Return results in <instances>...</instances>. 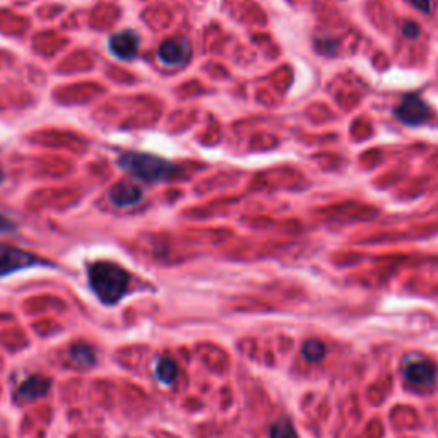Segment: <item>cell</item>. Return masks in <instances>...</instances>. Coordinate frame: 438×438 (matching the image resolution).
Returning a JSON list of instances; mask_svg holds the SVG:
<instances>
[{"label":"cell","mask_w":438,"mask_h":438,"mask_svg":"<svg viewBox=\"0 0 438 438\" xmlns=\"http://www.w3.org/2000/svg\"><path fill=\"white\" fill-rule=\"evenodd\" d=\"M88 281L103 305H117L131 285V274L110 260L93 262L88 268Z\"/></svg>","instance_id":"6da1fadb"},{"label":"cell","mask_w":438,"mask_h":438,"mask_svg":"<svg viewBox=\"0 0 438 438\" xmlns=\"http://www.w3.org/2000/svg\"><path fill=\"white\" fill-rule=\"evenodd\" d=\"M118 166L123 171H127L131 177L144 183L168 182V180L177 178L182 173V168L175 163L149 153H123L118 158Z\"/></svg>","instance_id":"7a4b0ae2"},{"label":"cell","mask_w":438,"mask_h":438,"mask_svg":"<svg viewBox=\"0 0 438 438\" xmlns=\"http://www.w3.org/2000/svg\"><path fill=\"white\" fill-rule=\"evenodd\" d=\"M40 265L51 268V264L36 257L31 252L12 247V245H0V277L19 273V270L40 268Z\"/></svg>","instance_id":"3957f363"},{"label":"cell","mask_w":438,"mask_h":438,"mask_svg":"<svg viewBox=\"0 0 438 438\" xmlns=\"http://www.w3.org/2000/svg\"><path fill=\"white\" fill-rule=\"evenodd\" d=\"M399 122H402L407 127H419L427 123L432 117L430 106L418 94H406L402 98L401 105L394 111Z\"/></svg>","instance_id":"277c9868"},{"label":"cell","mask_w":438,"mask_h":438,"mask_svg":"<svg viewBox=\"0 0 438 438\" xmlns=\"http://www.w3.org/2000/svg\"><path fill=\"white\" fill-rule=\"evenodd\" d=\"M192 57V45L187 38L177 36L170 38V40L163 41L158 49V58L161 60L165 66L178 67L187 63Z\"/></svg>","instance_id":"5b68a950"},{"label":"cell","mask_w":438,"mask_h":438,"mask_svg":"<svg viewBox=\"0 0 438 438\" xmlns=\"http://www.w3.org/2000/svg\"><path fill=\"white\" fill-rule=\"evenodd\" d=\"M139 43L141 38L139 34L132 29H123V31L115 33L110 38L108 49L113 57H117L123 62H131L137 57V51H139Z\"/></svg>","instance_id":"8992f818"},{"label":"cell","mask_w":438,"mask_h":438,"mask_svg":"<svg viewBox=\"0 0 438 438\" xmlns=\"http://www.w3.org/2000/svg\"><path fill=\"white\" fill-rule=\"evenodd\" d=\"M437 367L428 360H414L404 367V379L407 384L419 389H430L437 380Z\"/></svg>","instance_id":"52a82bcc"},{"label":"cell","mask_w":438,"mask_h":438,"mask_svg":"<svg viewBox=\"0 0 438 438\" xmlns=\"http://www.w3.org/2000/svg\"><path fill=\"white\" fill-rule=\"evenodd\" d=\"M108 199L115 208H132L143 199V188L131 182H118L110 188Z\"/></svg>","instance_id":"ba28073f"},{"label":"cell","mask_w":438,"mask_h":438,"mask_svg":"<svg viewBox=\"0 0 438 438\" xmlns=\"http://www.w3.org/2000/svg\"><path fill=\"white\" fill-rule=\"evenodd\" d=\"M51 380L41 375H33L28 380H24L16 390V401L19 402H31L45 396L50 390Z\"/></svg>","instance_id":"9c48e42d"},{"label":"cell","mask_w":438,"mask_h":438,"mask_svg":"<svg viewBox=\"0 0 438 438\" xmlns=\"http://www.w3.org/2000/svg\"><path fill=\"white\" fill-rule=\"evenodd\" d=\"M156 377L163 385H173L178 377V367L173 360L161 358L156 363Z\"/></svg>","instance_id":"30bf717a"},{"label":"cell","mask_w":438,"mask_h":438,"mask_svg":"<svg viewBox=\"0 0 438 438\" xmlns=\"http://www.w3.org/2000/svg\"><path fill=\"white\" fill-rule=\"evenodd\" d=\"M68 356H71L72 362H74L77 367H81V368H91L94 362H96L93 350L86 345L72 346L71 351H68Z\"/></svg>","instance_id":"8fae6325"},{"label":"cell","mask_w":438,"mask_h":438,"mask_svg":"<svg viewBox=\"0 0 438 438\" xmlns=\"http://www.w3.org/2000/svg\"><path fill=\"white\" fill-rule=\"evenodd\" d=\"M302 353L307 362L319 363L325 356V345L324 342L317 341V339H308V341L303 345Z\"/></svg>","instance_id":"7c38bea8"},{"label":"cell","mask_w":438,"mask_h":438,"mask_svg":"<svg viewBox=\"0 0 438 438\" xmlns=\"http://www.w3.org/2000/svg\"><path fill=\"white\" fill-rule=\"evenodd\" d=\"M270 438H296V433L293 427H291V423L282 419V422L273 424V428H270Z\"/></svg>","instance_id":"4fadbf2b"},{"label":"cell","mask_w":438,"mask_h":438,"mask_svg":"<svg viewBox=\"0 0 438 438\" xmlns=\"http://www.w3.org/2000/svg\"><path fill=\"white\" fill-rule=\"evenodd\" d=\"M14 231H17L16 223L12 221L11 218L0 214V235H9V233H14Z\"/></svg>","instance_id":"5bb4252c"},{"label":"cell","mask_w":438,"mask_h":438,"mask_svg":"<svg viewBox=\"0 0 438 438\" xmlns=\"http://www.w3.org/2000/svg\"><path fill=\"white\" fill-rule=\"evenodd\" d=\"M413 6L418 9V11L424 12V14H428V12H432V0H409Z\"/></svg>","instance_id":"9a60e30c"},{"label":"cell","mask_w":438,"mask_h":438,"mask_svg":"<svg viewBox=\"0 0 438 438\" xmlns=\"http://www.w3.org/2000/svg\"><path fill=\"white\" fill-rule=\"evenodd\" d=\"M402 33H404L407 38H416L419 33V28L413 23H406L404 28H402Z\"/></svg>","instance_id":"2e32d148"},{"label":"cell","mask_w":438,"mask_h":438,"mask_svg":"<svg viewBox=\"0 0 438 438\" xmlns=\"http://www.w3.org/2000/svg\"><path fill=\"white\" fill-rule=\"evenodd\" d=\"M2 180H4V171L0 168V183H2Z\"/></svg>","instance_id":"e0dca14e"}]
</instances>
